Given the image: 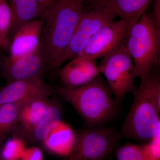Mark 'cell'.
Returning a JSON list of instances; mask_svg holds the SVG:
<instances>
[{"mask_svg": "<svg viewBox=\"0 0 160 160\" xmlns=\"http://www.w3.org/2000/svg\"><path fill=\"white\" fill-rule=\"evenodd\" d=\"M126 40L117 48L102 58L98 66L119 109L127 93L136 89L134 81L137 78L133 62L126 47Z\"/></svg>", "mask_w": 160, "mask_h": 160, "instance_id": "5", "label": "cell"}, {"mask_svg": "<svg viewBox=\"0 0 160 160\" xmlns=\"http://www.w3.org/2000/svg\"><path fill=\"white\" fill-rule=\"evenodd\" d=\"M62 117L58 103L52 101L39 122L31 130L19 138L26 144L42 145L52 130L61 122Z\"/></svg>", "mask_w": 160, "mask_h": 160, "instance_id": "13", "label": "cell"}, {"mask_svg": "<svg viewBox=\"0 0 160 160\" xmlns=\"http://www.w3.org/2000/svg\"><path fill=\"white\" fill-rule=\"evenodd\" d=\"M84 0H57L44 13L40 43L46 66L53 70L61 60L83 12Z\"/></svg>", "mask_w": 160, "mask_h": 160, "instance_id": "1", "label": "cell"}, {"mask_svg": "<svg viewBox=\"0 0 160 160\" xmlns=\"http://www.w3.org/2000/svg\"><path fill=\"white\" fill-rule=\"evenodd\" d=\"M121 135L146 143L160 129V77L155 70L141 79Z\"/></svg>", "mask_w": 160, "mask_h": 160, "instance_id": "2", "label": "cell"}, {"mask_svg": "<svg viewBox=\"0 0 160 160\" xmlns=\"http://www.w3.org/2000/svg\"><path fill=\"white\" fill-rule=\"evenodd\" d=\"M50 102L49 98H38L24 102L20 108L17 126L12 136L20 138L31 130L42 117Z\"/></svg>", "mask_w": 160, "mask_h": 160, "instance_id": "14", "label": "cell"}, {"mask_svg": "<svg viewBox=\"0 0 160 160\" xmlns=\"http://www.w3.org/2000/svg\"><path fill=\"white\" fill-rule=\"evenodd\" d=\"M126 43L137 77L144 78L159 66L160 29L151 15L145 12L129 27Z\"/></svg>", "mask_w": 160, "mask_h": 160, "instance_id": "4", "label": "cell"}, {"mask_svg": "<svg viewBox=\"0 0 160 160\" xmlns=\"http://www.w3.org/2000/svg\"><path fill=\"white\" fill-rule=\"evenodd\" d=\"M44 66L45 56L40 42L37 49L31 53L14 58L8 57L4 61L3 68L9 83L40 77Z\"/></svg>", "mask_w": 160, "mask_h": 160, "instance_id": "10", "label": "cell"}, {"mask_svg": "<svg viewBox=\"0 0 160 160\" xmlns=\"http://www.w3.org/2000/svg\"><path fill=\"white\" fill-rule=\"evenodd\" d=\"M12 23L11 9L6 0H0V47L4 46Z\"/></svg>", "mask_w": 160, "mask_h": 160, "instance_id": "20", "label": "cell"}, {"mask_svg": "<svg viewBox=\"0 0 160 160\" xmlns=\"http://www.w3.org/2000/svg\"><path fill=\"white\" fill-rule=\"evenodd\" d=\"M0 160H3L1 158H0Z\"/></svg>", "mask_w": 160, "mask_h": 160, "instance_id": "27", "label": "cell"}, {"mask_svg": "<svg viewBox=\"0 0 160 160\" xmlns=\"http://www.w3.org/2000/svg\"><path fill=\"white\" fill-rule=\"evenodd\" d=\"M12 14V23L9 35L13 37L24 24L40 16L39 4L37 0H9Z\"/></svg>", "mask_w": 160, "mask_h": 160, "instance_id": "17", "label": "cell"}, {"mask_svg": "<svg viewBox=\"0 0 160 160\" xmlns=\"http://www.w3.org/2000/svg\"><path fill=\"white\" fill-rule=\"evenodd\" d=\"M100 74L96 61L79 56L70 60L59 72L63 86L68 88L84 86Z\"/></svg>", "mask_w": 160, "mask_h": 160, "instance_id": "11", "label": "cell"}, {"mask_svg": "<svg viewBox=\"0 0 160 160\" xmlns=\"http://www.w3.org/2000/svg\"><path fill=\"white\" fill-rule=\"evenodd\" d=\"M76 137V133L71 126L62 121L52 130L42 145L50 153L66 158L73 147Z\"/></svg>", "mask_w": 160, "mask_h": 160, "instance_id": "15", "label": "cell"}, {"mask_svg": "<svg viewBox=\"0 0 160 160\" xmlns=\"http://www.w3.org/2000/svg\"><path fill=\"white\" fill-rule=\"evenodd\" d=\"M151 0H109L104 6L132 26L145 12Z\"/></svg>", "mask_w": 160, "mask_h": 160, "instance_id": "16", "label": "cell"}, {"mask_svg": "<svg viewBox=\"0 0 160 160\" xmlns=\"http://www.w3.org/2000/svg\"><path fill=\"white\" fill-rule=\"evenodd\" d=\"M151 15L155 24L160 29V0H154L153 12Z\"/></svg>", "mask_w": 160, "mask_h": 160, "instance_id": "24", "label": "cell"}, {"mask_svg": "<svg viewBox=\"0 0 160 160\" xmlns=\"http://www.w3.org/2000/svg\"><path fill=\"white\" fill-rule=\"evenodd\" d=\"M109 0H92L95 6H102L106 4Z\"/></svg>", "mask_w": 160, "mask_h": 160, "instance_id": "26", "label": "cell"}, {"mask_svg": "<svg viewBox=\"0 0 160 160\" xmlns=\"http://www.w3.org/2000/svg\"><path fill=\"white\" fill-rule=\"evenodd\" d=\"M26 101L0 106V146L15 130L20 108Z\"/></svg>", "mask_w": 160, "mask_h": 160, "instance_id": "18", "label": "cell"}, {"mask_svg": "<svg viewBox=\"0 0 160 160\" xmlns=\"http://www.w3.org/2000/svg\"><path fill=\"white\" fill-rule=\"evenodd\" d=\"M117 17L114 12L104 6H94L90 10L83 11L62 57L61 64L81 54L93 36Z\"/></svg>", "mask_w": 160, "mask_h": 160, "instance_id": "7", "label": "cell"}, {"mask_svg": "<svg viewBox=\"0 0 160 160\" xmlns=\"http://www.w3.org/2000/svg\"><path fill=\"white\" fill-rule=\"evenodd\" d=\"M143 147L144 160H160V129Z\"/></svg>", "mask_w": 160, "mask_h": 160, "instance_id": "22", "label": "cell"}, {"mask_svg": "<svg viewBox=\"0 0 160 160\" xmlns=\"http://www.w3.org/2000/svg\"><path fill=\"white\" fill-rule=\"evenodd\" d=\"M39 4L41 17L57 0H37Z\"/></svg>", "mask_w": 160, "mask_h": 160, "instance_id": "25", "label": "cell"}, {"mask_svg": "<svg viewBox=\"0 0 160 160\" xmlns=\"http://www.w3.org/2000/svg\"><path fill=\"white\" fill-rule=\"evenodd\" d=\"M26 145L22 139L12 136L1 146L0 158L3 160H20Z\"/></svg>", "mask_w": 160, "mask_h": 160, "instance_id": "19", "label": "cell"}, {"mask_svg": "<svg viewBox=\"0 0 160 160\" xmlns=\"http://www.w3.org/2000/svg\"><path fill=\"white\" fill-rule=\"evenodd\" d=\"M100 75L84 86H58L54 89L73 107L88 127L104 126L114 119L118 110L109 86Z\"/></svg>", "mask_w": 160, "mask_h": 160, "instance_id": "3", "label": "cell"}, {"mask_svg": "<svg viewBox=\"0 0 160 160\" xmlns=\"http://www.w3.org/2000/svg\"><path fill=\"white\" fill-rule=\"evenodd\" d=\"M116 158L117 160H144L143 144H125L118 149Z\"/></svg>", "mask_w": 160, "mask_h": 160, "instance_id": "21", "label": "cell"}, {"mask_svg": "<svg viewBox=\"0 0 160 160\" xmlns=\"http://www.w3.org/2000/svg\"><path fill=\"white\" fill-rule=\"evenodd\" d=\"M130 26L128 22L122 19L108 23L93 36L78 56L94 61L104 57L126 40Z\"/></svg>", "mask_w": 160, "mask_h": 160, "instance_id": "8", "label": "cell"}, {"mask_svg": "<svg viewBox=\"0 0 160 160\" xmlns=\"http://www.w3.org/2000/svg\"><path fill=\"white\" fill-rule=\"evenodd\" d=\"M20 160H44V155L39 147L32 146L26 147Z\"/></svg>", "mask_w": 160, "mask_h": 160, "instance_id": "23", "label": "cell"}, {"mask_svg": "<svg viewBox=\"0 0 160 160\" xmlns=\"http://www.w3.org/2000/svg\"><path fill=\"white\" fill-rule=\"evenodd\" d=\"M121 134L109 127H88L76 133L65 160H103L114 149Z\"/></svg>", "mask_w": 160, "mask_h": 160, "instance_id": "6", "label": "cell"}, {"mask_svg": "<svg viewBox=\"0 0 160 160\" xmlns=\"http://www.w3.org/2000/svg\"><path fill=\"white\" fill-rule=\"evenodd\" d=\"M43 23L42 18L32 20L17 30L12 37L9 57H20L37 49L42 35Z\"/></svg>", "mask_w": 160, "mask_h": 160, "instance_id": "12", "label": "cell"}, {"mask_svg": "<svg viewBox=\"0 0 160 160\" xmlns=\"http://www.w3.org/2000/svg\"><path fill=\"white\" fill-rule=\"evenodd\" d=\"M54 92V89L44 82L40 77L13 81L0 89V106L36 98H49Z\"/></svg>", "mask_w": 160, "mask_h": 160, "instance_id": "9", "label": "cell"}]
</instances>
